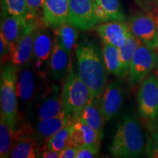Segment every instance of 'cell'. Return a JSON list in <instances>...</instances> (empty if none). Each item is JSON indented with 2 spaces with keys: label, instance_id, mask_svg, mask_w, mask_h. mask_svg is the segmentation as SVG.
<instances>
[{
  "label": "cell",
  "instance_id": "ba28073f",
  "mask_svg": "<svg viewBox=\"0 0 158 158\" xmlns=\"http://www.w3.org/2000/svg\"><path fill=\"white\" fill-rule=\"evenodd\" d=\"M40 74L31 62L19 67L17 74L18 98L26 111H28L38 92L37 75Z\"/></svg>",
  "mask_w": 158,
  "mask_h": 158
},
{
  "label": "cell",
  "instance_id": "d4e9b609",
  "mask_svg": "<svg viewBox=\"0 0 158 158\" xmlns=\"http://www.w3.org/2000/svg\"><path fill=\"white\" fill-rule=\"evenodd\" d=\"M102 56L107 72L117 77H123L119 52L117 47L104 43Z\"/></svg>",
  "mask_w": 158,
  "mask_h": 158
},
{
  "label": "cell",
  "instance_id": "d590c367",
  "mask_svg": "<svg viewBox=\"0 0 158 158\" xmlns=\"http://www.w3.org/2000/svg\"><path fill=\"white\" fill-rule=\"evenodd\" d=\"M155 2H156V4L158 5V0H155Z\"/></svg>",
  "mask_w": 158,
  "mask_h": 158
},
{
  "label": "cell",
  "instance_id": "9a60e30c",
  "mask_svg": "<svg viewBox=\"0 0 158 158\" xmlns=\"http://www.w3.org/2000/svg\"><path fill=\"white\" fill-rule=\"evenodd\" d=\"M46 27H41L39 26L35 33L33 45L32 57L35 60V65L34 64L33 65L40 74V69L43 68L44 63L50 59L54 43L52 35Z\"/></svg>",
  "mask_w": 158,
  "mask_h": 158
},
{
  "label": "cell",
  "instance_id": "e0dca14e",
  "mask_svg": "<svg viewBox=\"0 0 158 158\" xmlns=\"http://www.w3.org/2000/svg\"><path fill=\"white\" fill-rule=\"evenodd\" d=\"M102 139L98 132L85 122L77 120L73 124L70 134V143L73 147L85 145L100 147Z\"/></svg>",
  "mask_w": 158,
  "mask_h": 158
},
{
  "label": "cell",
  "instance_id": "1f68e13d",
  "mask_svg": "<svg viewBox=\"0 0 158 158\" xmlns=\"http://www.w3.org/2000/svg\"><path fill=\"white\" fill-rule=\"evenodd\" d=\"M12 51L11 47L7 43V40L5 38L4 35L0 33V56H1L2 62H5L6 60L11 59Z\"/></svg>",
  "mask_w": 158,
  "mask_h": 158
},
{
  "label": "cell",
  "instance_id": "5bb4252c",
  "mask_svg": "<svg viewBox=\"0 0 158 158\" xmlns=\"http://www.w3.org/2000/svg\"><path fill=\"white\" fill-rule=\"evenodd\" d=\"M95 30L104 43L120 47L130 32L129 24L125 21H109L100 23Z\"/></svg>",
  "mask_w": 158,
  "mask_h": 158
},
{
  "label": "cell",
  "instance_id": "83f0119b",
  "mask_svg": "<svg viewBox=\"0 0 158 158\" xmlns=\"http://www.w3.org/2000/svg\"><path fill=\"white\" fill-rule=\"evenodd\" d=\"M2 14L28 17L27 0H2Z\"/></svg>",
  "mask_w": 158,
  "mask_h": 158
},
{
  "label": "cell",
  "instance_id": "9c48e42d",
  "mask_svg": "<svg viewBox=\"0 0 158 158\" xmlns=\"http://www.w3.org/2000/svg\"><path fill=\"white\" fill-rule=\"evenodd\" d=\"M69 23L78 30L86 31L100 23L92 0H70Z\"/></svg>",
  "mask_w": 158,
  "mask_h": 158
},
{
  "label": "cell",
  "instance_id": "836d02e7",
  "mask_svg": "<svg viewBox=\"0 0 158 158\" xmlns=\"http://www.w3.org/2000/svg\"><path fill=\"white\" fill-rule=\"evenodd\" d=\"M39 157L42 158H60V152L55 150L46 149V151L43 152L40 154Z\"/></svg>",
  "mask_w": 158,
  "mask_h": 158
},
{
  "label": "cell",
  "instance_id": "cb8c5ba5",
  "mask_svg": "<svg viewBox=\"0 0 158 158\" xmlns=\"http://www.w3.org/2000/svg\"><path fill=\"white\" fill-rule=\"evenodd\" d=\"M78 29L69 22L54 29L55 34L54 39L62 46L64 47L70 54L78 40Z\"/></svg>",
  "mask_w": 158,
  "mask_h": 158
},
{
  "label": "cell",
  "instance_id": "603a6c76",
  "mask_svg": "<svg viewBox=\"0 0 158 158\" xmlns=\"http://www.w3.org/2000/svg\"><path fill=\"white\" fill-rule=\"evenodd\" d=\"M141 42L130 31L125 42L118 47L120 60L122 64V76H125L128 73L130 63L135 54L136 49Z\"/></svg>",
  "mask_w": 158,
  "mask_h": 158
},
{
  "label": "cell",
  "instance_id": "6da1fadb",
  "mask_svg": "<svg viewBox=\"0 0 158 158\" xmlns=\"http://www.w3.org/2000/svg\"><path fill=\"white\" fill-rule=\"evenodd\" d=\"M78 75L94 97L100 98L106 86V68L100 48L93 41H82L76 50Z\"/></svg>",
  "mask_w": 158,
  "mask_h": 158
},
{
  "label": "cell",
  "instance_id": "8992f818",
  "mask_svg": "<svg viewBox=\"0 0 158 158\" xmlns=\"http://www.w3.org/2000/svg\"><path fill=\"white\" fill-rule=\"evenodd\" d=\"M30 108L37 122L59 114L64 110L60 89L56 84H51L40 93L37 92Z\"/></svg>",
  "mask_w": 158,
  "mask_h": 158
},
{
  "label": "cell",
  "instance_id": "d6986e66",
  "mask_svg": "<svg viewBox=\"0 0 158 158\" xmlns=\"http://www.w3.org/2000/svg\"><path fill=\"white\" fill-rule=\"evenodd\" d=\"M27 23H28V19L26 18L2 14L1 33L7 40L13 51Z\"/></svg>",
  "mask_w": 158,
  "mask_h": 158
},
{
  "label": "cell",
  "instance_id": "30bf717a",
  "mask_svg": "<svg viewBox=\"0 0 158 158\" xmlns=\"http://www.w3.org/2000/svg\"><path fill=\"white\" fill-rule=\"evenodd\" d=\"M128 24L142 43L154 50L158 48V26L151 15L138 12L130 17Z\"/></svg>",
  "mask_w": 158,
  "mask_h": 158
},
{
  "label": "cell",
  "instance_id": "e575fe53",
  "mask_svg": "<svg viewBox=\"0 0 158 158\" xmlns=\"http://www.w3.org/2000/svg\"><path fill=\"white\" fill-rule=\"evenodd\" d=\"M98 0H92V2H93V3L94 5V7H95L97 5H98Z\"/></svg>",
  "mask_w": 158,
  "mask_h": 158
},
{
  "label": "cell",
  "instance_id": "3957f363",
  "mask_svg": "<svg viewBox=\"0 0 158 158\" xmlns=\"http://www.w3.org/2000/svg\"><path fill=\"white\" fill-rule=\"evenodd\" d=\"M68 73L62 91L63 106L76 122L94 96L75 69L71 68Z\"/></svg>",
  "mask_w": 158,
  "mask_h": 158
},
{
  "label": "cell",
  "instance_id": "ffe728a7",
  "mask_svg": "<svg viewBox=\"0 0 158 158\" xmlns=\"http://www.w3.org/2000/svg\"><path fill=\"white\" fill-rule=\"evenodd\" d=\"M78 120L85 122L92 127L98 133L103 137L104 124L106 123L100 108L99 98L93 97L86 107L83 110L81 115Z\"/></svg>",
  "mask_w": 158,
  "mask_h": 158
},
{
  "label": "cell",
  "instance_id": "7c38bea8",
  "mask_svg": "<svg viewBox=\"0 0 158 158\" xmlns=\"http://www.w3.org/2000/svg\"><path fill=\"white\" fill-rule=\"evenodd\" d=\"M105 122L117 115L124 102V89L120 80L114 81L106 86L99 98Z\"/></svg>",
  "mask_w": 158,
  "mask_h": 158
},
{
  "label": "cell",
  "instance_id": "7a4b0ae2",
  "mask_svg": "<svg viewBox=\"0 0 158 158\" xmlns=\"http://www.w3.org/2000/svg\"><path fill=\"white\" fill-rule=\"evenodd\" d=\"M147 142L135 116L123 114L117 124L110 152L114 157H138L146 153Z\"/></svg>",
  "mask_w": 158,
  "mask_h": 158
},
{
  "label": "cell",
  "instance_id": "4dcf8cb0",
  "mask_svg": "<svg viewBox=\"0 0 158 158\" xmlns=\"http://www.w3.org/2000/svg\"><path fill=\"white\" fill-rule=\"evenodd\" d=\"M100 147L98 146L94 145L77 147L76 158H94L98 157Z\"/></svg>",
  "mask_w": 158,
  "mask_h": 158
},
{
  "label": "cell",
  "instance_id": "4316f807",
  "mask_svg": "<svg viewBox=\"0 0 158 158\" xmlns=\"http://www.w3.org/2000/svg\"><path fill=\"white\" fill-rule=\"evenodd\" d=\"M73 123L74 122H70L66 124L49 138L45 143L46 149L60 152L69 146H71L70 134Z\"/></svg>",
  "mask_w": 158,
  "mask_h": 158
},
{
  "label": "cell",
  "instance_id": "8d00e7d4",
  "mask_svg": "<svg viewBox=\"0 0 158 158\" xmlns=\"http://www.w3.org/2000/svg\"><path fill=\"white\" fill-rule=\"evenodd\" d=\"M157 21V25H158V17H157V21Z\"/></svg>",
  "mask_w": 158,
  "mask_h": 158
},
{
  "label": "cell",
  "instance_id": "2e32d148",
  "mask_svg": "<svg viewBox=\"0 0 158 158\" xmlns=\"http://www.w3.org/2000/svg\"><path fill=\"white\" fill-rule=\"evenodd\" d=\"M71 115L64 109L57 115L45 118L37 122L35 126V133L39 141L45 142L52 137L59 130L70 122H74Z\"/></svg>",
  "mask_w": 158,
  "mask_h": 158
},
{
  "label": "cell",
  "instance_id": "4fadbf2b",
  "mask_svg": "<svg viewBox=\"0 0 158 158\" xmlns=\"http://www.w3.org/2000/svg\"><path fill=\"white\" fill-rule=\"evenodd\" d=\"M69 2L70 0H45L42 21L45 27L54 30L69 22Z\"/></svg>",
  "mask_w": 158,
  "mask_h": 158
},
{
  "label": "cell",
  "instance_id": "7402d4cb",
  "mask_svg": "<svg viewBox=\"0 0 158 158\" xmlns=\"http://www.w3.org/2000/svg\"><path fill=\"white\" fill-rule=\"evenodd\" d=\"M39 140L35 136L23 135L19 138L12 148L10 157L13 158H35L38 157Z\"/></svg>",
  "mask_w": 158,
  "mask_h": 158
},
{
  "label": "cell",
  "instance_id": "5b68a950",
  "mask_svg": "<svg viewBox=\"0 0 158 158\" xmlns=\"http://www.w3.org/2000/svg\"><path fill=\"white\" fill-rule=\"evenodd\" d=\"M138 110L148 124L158 121V75L151 73L141 82L138 92Z\"/></svg>",
  "mask_w": 158,
  "mask_h": 158
},
{
  "label": "cell",
  "instance_id": "484cf974",
  "mask_svg": "<svg viewBox=\"0 0 158 158\" xmlns=\"http://www.w3.org/2000/svg\"><path fill=\"white\" fill-rule=\"evenodd\" d=\"M15 141V130L12 129L5 118L1 114L0 118V157L6 158L10 155Z\"/></svg>",
  "mask_w": 158,
  "mask_h": 158
},
{
  "label": "cell",
  "instance_id": "d6a6232c",
  "mask_svg": "<svg viewBox=\"0 0 158 158\" xmlns=\"http://www.w3.org/2000/svg\"><path fill=\"white\" fill-rule=\"evenodd\" d=\"M77 147L69 146L60 151V158H76Z\"/></svg>",
  "mask_w": 158,
  "mask_h": 158
},
{
  "label": "cell",
  "instance_id": "277c9868",
  "mask_svg": "<svg viewBox=\"0 0 158 158\" xmlns=\"http://www.w3.org/2000/svg\"><path fill=\"white\" fill-rule=\"evenodd\" d=\"M19 67L13 63H7L2 68L0 78V101L1 114L12 129H16L18 121L17 74Z\"/></svg>",
  "mask_w": 158,
  "mask_h": 158
},
{
  "label": "cell",
  "instance_id": "52a82bcc",
  "mask_svg": "<svg viewBox=\"0 0 158 158\" xmlns=\"http://www.w3.org/2000/svg\"><path fill=\"white\" fill-rule=\"evenodd\" d=\"M158 66V54L155 50L141 43L136 49L128 70L131 85L141 83Z\"/></svg>",
  "mask_w": 158,
  "mask_h": 158
},
{
  "label": "cell",
  "instance_id": "44dd1931",
  "mask_svg": "<svg viewBox=\"0 0 158 158\" xmlns=\"http://www.w3.org/2000/svg\"><path fill=\"white\" fill-rule=\"evenodd\" d=\"M95 10L100 23L126 20L119 0H98Z\"/></svg>",
  "mask_w": 158,
  "mask_h": 158
},
{
  "label": "cell",
  "instance_id": "74e56055",
  "mask_svg": "<svg viewBox=\"0 0 158 158\" xmlns=\"http://www.w3.org/2000/svg\"><path fill=\"white\" fill-rule=\"evenodd\" d=\"M157 26H158V25H157Z\"/></svg>",
  "mask_w": 158,
  "mask_h": 158
},
{
  "label": "cell",
  "instance_id": "f546056e",
  "mask_svg": "<svg viewBox=\"0 0 158 158\" xmlns=\"http://www.w3.org/2000/svg\"><path fill=\"white\" fill-rule=\"evenodd\" d=\"M45 0H27L28 8L29 19H37L40 14H43Z\"/></svg>",
  "mask_w": 158,
  "mask_h": 158
},
{
  "label": "cell",
  "instance_id": "f1b7e54d",
  "mask_svg": "<svg viewBox=\"0 0 158 158\" xmlns=\"http://www.w3.org/2000/svg\"><path fill=\"white\" fill-rule=\"evenodd\" d=\"M150 136L147 138L146 153L150 157L158 158V121L148 124Z\"/></svg>",
  "mask_w": 158,
  "mask_h": 158
},
{
  "label": "cell",
  "instance_id": "ac0fdd59",
  "mask_svg": "<svg viewBox=\"0 0 158 158\" xmlns=\"http://www.w3.org/2000/svg\"><path fill=\"white\" fill-rule=\"evenodd\" d=\"M70 54L54 39V47L49 59V73L54 80H60L69 69Z\"/></svg>",
  "mask_w": 158,
  "mask_h": 158
},
{
  "label": "cell",
  "instance_id": "8fae6325",
  "mask_svg": "<svg viewBox=\"0 0 158 158\" xmlns=\"http://www.w3.org/2000/svg\"><path fill=\"white\" fill-rule=\"evenodd\" d=\"M39 24L37 19H29L15 45L11 56V62L16 67H21L31 62L33 56V45L37 29Z\"/></svg>",
  "mask_w": 158,
  "mask_h": 158
}]
</instances>
